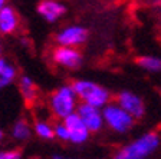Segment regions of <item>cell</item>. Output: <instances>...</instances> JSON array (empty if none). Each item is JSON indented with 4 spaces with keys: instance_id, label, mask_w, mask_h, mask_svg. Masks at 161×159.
<instances>
[{
    "instance_id": "13",
    "label": "cell",
    "mask_w": 161,
    "mask_h": 159,
    "mask_svg": "<svg viewBox=\"0 0 161 159\" xmlns=\"http://www.w3.org/2000/svg\"><path fill=\"white\" fill-rule=\"evenodd\" d=\"M16 76H17L16 67L7 59L0 57V82L4 85V87L12 85L14 82V79H16Z\"/></svg>"
},
{
    "instance_id": "18",
    "label": "cell",
    "mask_w": 161,
    "mask_h": 159,
    "mask_svg": "<svg viewBox=\"0 0 161 159\" xmlns=\"http://www.w3.org/2000/svg\"><path fill=\"white\" fill-rule=\"evenodd\" d=\"M0 159H22V153L17 149L0 151Z\"/></svg>"
},
{
    "instance_id": "15",
    "label": "cell",
    "mask_w": 161,
    "mask_h": 159,
    "mask_svg": "<svg viewBox=\"0 0 161 159\" xmlns=\"http://www.w3.org/2000/svg\"><path fill=\"white\" fill-rule=\"evenodd\" d=\"M138 66L141 69L147 70L151 73H158L161 72V57L157 56H141L137 59Z\"/></svg>"
},
{
    "instance_id": "3",
    "label": "cell",
    "mask_w": 161,
    "mask_h": 159,
    "mask_svg": "<svg viewBox=\"0 0 161 159\" xmlns=\"http://www.w3.org/2000/svg\"><path fill=\"white\" fill-rule=\"evenodd\" d=\"M78 100L79 99H78L72 85H64L52 93L49 99V106L52 113L58 119L64 120L68 116L76 113V109L79 106Z\"/></svg>"
},
{
    "instance_id": "4",
    "label": "cell",
    "mask_w": 161,
    "mask_h": 159,
    "mask_svg": "<svg viewBox=\"0 0 161 159\" xmlns=\"http://www.w3.org/2000/svg\"><path fill=\"white\" fill-rule=\"evenodd\" d=\"M102 115L105 125L117 133H127L135 122L134 118L125 112L118 103H108L102 109Z\"/></svg>"
},
{
    "instance_id": "2",
    "label": "cell",
    "mask_w": 161,
    "mask_h": 159,
    "mask_svg": "<svg viewBox=\"0 0 161 159\" xmlns=\"http://www.w3.org/2000/svg\"><path fill=\"white\" fill-rule=\"evenodd\" d=\"M70 85L74 87L78 99L82 100V103H86V105L104 109L111 100L109 90L107 87L98 85V83L92 82V80L78 79L75 82H72Z\"/></svg>"
},
{
    "instance_id": "8",
    "label": "cell",
    "mask_w": 161,
    "mask_h": 159,
    "mask_svg": "<svg viewBox=\"0 0 161 159\" xmlns=\"http://www.w3.org/2000/svg\"><path fill=\"white\" fill-rule=\"evenodd\" d=\"M117 103L125 112L130 113L134 119H140L145 113V105L142 99L138 95L130 92V90H122V92L118 93Z\"/></svg>"
},
{
    "instance_id": "24",
    "label": "cell",
    "mask_w": 161,
    "mask_h": 159,
    "mask_svg": "<svg viewBox=\"0 0 161 159\" xmlns=\"http://www.w3.org/2000/svg\"><path fill=\"white\" fill-rule=\"evenodd\" d=\"M0 34H2V33H0Z\"/></svg>"
},
{
    "instance_id": "14",
    "label": "cell",
    "mask_w": 161,
    "mask_h": 159,
    "mask_svg": "<svg viewBox=\"0 0 161 159\" xmlns=\"http://www.w3.org/2000/svg\"><path fill=\"white\" fill-rule=\"evenodd\" d=\"M12 136L16 140H26L32 136V128H30L29 122H26L25 119H19L14 122V125L12 126Z\"/></svg>"
},
{
    "instance_id": "6",
    "label": "cell",
    "mask_w": 161,
    "mask_h": 159,
    "mask_svg": "<svg viewBox=\"0 0 161 159\" xmlns=\"http://www.w3.org/2000/svg\"><path fill=\"white\" fill-rule=\"evenodd\" d=\"M88 39V30L82 26H66L56 34V42L59 46L76 47L84 45Z\"/></svg>"
},
{
    "instance_id": "16",
    "label": "cell",
    "mask_w": 161,
    "mask_h": 159,
    "mask_svg": "<svg viewBox=\"0 0 161 159\" xmlns=\"http://www.w3.org/2000/svg\"><path fill=\"white\" fill-rule=\"evenodd\" d=\"M33 130L40 139H45V140L55 139V128L49 122H46V120H37V122H35Z\"/></svg>"
},
{
    "instance_id": "21",
    "label": "cell",
    "mask_w": 161,
    "mask_h": 159,
    "mask_svg": "<svg viewBox=\"0 0 161 159\" xmlns=\"http://www.w3.org/2000/svg\"><path fill=\"white\" fill-rule=\"evenodd\" d=\"M2 140H3V130L0 129V142H2Z\"/></svg>"
},
{
    "instance_id": "7",
    "label": "cell",
    "mask_w": 161,
    "mask_h": 159,
    "mask_svg": "<svg viewBox=\"0 0 161 159\" xmlns=\"http://www.w3.org/2000/svg\"><path fill=\"white\" fill-rule=\"evenodd\" d=\"M53 62L65 69H78L82 65V55L76 47L58 46L52 53Z\"/></svg>"
},
{
    "instance_id": "11",
    "label": "cell",
    "mask_w": 161,
    "mask_h": 159,
    "mask_svg": "<svg viewBox=\"0 0 161 159\" xmlns=\"http://www.w3.org/2000/svg\"><path fill=\"white\" fill-rule=\"evenodd\" d=\"M19 27V16L12 6H4L0 10V33L12 34Z\"/></svg>"
},
{
    "instance_id": "12",
    "label": "cell",
    "mask_w": 161,
    "mask_h": 159,
    "mask_svg": "<svg viewBox=\"0 0 161 159\" xmlns=\"http://www.w3.org/2000/svg\"><path fill=\"white\" fill-rule=\"evenodd\" d=\"M19 90L26 103H33L35 100H36L37 89H36V85H35L33 79L30 76L22 75V76L19 77Z\"/></svg>"
},
{
    "instance_id": "22",
    "label": "cell",
    "mask_w": 161,
    "mask_h": 159,
    "mask_svg": "<svg viewBox=\"0 0 161 159\" xmlns=\"http://www.w3.org/2000/svg\"><path fill=\"white\" fill-rule=\"evenodd\" d=\"M2 89H4V85L2 82H0V92H2Z\"/></svg>"
},
{
    "instance_id": "20",
    "label": "cell",
    "mask_w": 161,
    "mask_h": 159,
    "mask_svg": "<svg viewBox=\"0 0 161 159\" xmlns=\"http://www.w3.org/2000/svg\"><path fill=\"white\" fill-rule=\"evenodd\" d=\"M6 2H7V0H0V10L3 9L4 6H7V4H6Z\"/></svg>"
},
{
    "instance_id": "19",
    "label": "cell",
    "mask_w": 161,
    "mask_h": 159,
    "mask_svg": "<svg viewBox=\"0 0 161 159\" xmlns=\"http://www.w3.org/2000/svg\"><path fill=\"white\" fill-rule=\"evenodd\" d=\"M52 159H70V158H68V156H64V155H55Z\"/></svg>"
},
{
    "instance_id": "17",
    "label": "cell",
    "mask_w": 161,
    "mask_h": 159,
    "mask_svg": "<svg viewBox=\"0 0 161 159\" xmlns=\"http://www.w3.org/2000/svg\"><path fill=\"white\" fill-rule=\"evenodd\" d=\"M53 128H55V138H56V139L62 140V142H69L70 135H69V130H68V128L65 126L64 122H58Z\"/></svg>"
},
{
    "instance_id": "1",
    "label": "cell",
    "mask_w": 161,
    "mask_h": 159,
    "mask_svg": "<svg viewBox=\"0 0 161 159\" xmlns=\"http://www.w3.org/2000/svg\"><path fill=\"white\" fill-rule=\"evenodd\" d=\"M160 145L161 139L158 133H142L140 138L118 149L112 159H147L160 148Z\"/></svg>"
},
{
    "instance_id": "23",
    "label": "cell",
    "mask_w": 161,
    "mask_h": 159,
    "mask_svg": "<svg viewBox=\"0 0 161 159\" xmlns=\"http://www.w3.org/2000/svg\"><path fill=\"white\" fill-rule=\"evenodd\" d=\"M0 57H2V45H0Z\"/></svg>"
},
{
    "instance_id": "10",
    "label": "cell",
    "mask_w": 161,
    "mask_h": 159,
    "mask_svg": "<svg viewBox=\"0 0 161 159\" xmlns=\"http://www.w3.org/2000/svg\"><path fill=\"white\" fill-rule=\"evenodd\" d=\"M37 13L47 23H55L66 13V7L58 0H42L37 4Z\"/></svg>"
},
{
    "instance_id": "5",
    "label": "cell",
    "mask_w": 161,
    "mask_h": 159,
    "mask_svg": "<svg viewBox=\"0 0 161 159\" xmlns=\"http://www.w3.org/2000/svg\"><path fill=\"white\" fill-rule=\"evenodd\" d=\"M76 113L79 115V118L82 119V122L85 123V126L89 129L91 133L99 132L105 126L102 109H99V108L86 105V103H79Z\"/></svg>"
},
{
    "instance_id": "9",
    "label": "cell",
    "mask_w": 161,
    "mask_h": 159,
    "mask_svg": "<svg viewBox=\"0 0 161 159\" xmlns=\"http://www.w3.org/2000/svg\"><path fill=\"white\" fill-rule=\"evenodd\" d=\"M62 122L65 123V126L69 130V135H70L69 142L75 143V145H82V143H85L89 139L91 136L89 129L85 126V123L82 122V119L79 118L78 113L68 116L66 119H64Z\"/></svg>"
}]
</instances>
